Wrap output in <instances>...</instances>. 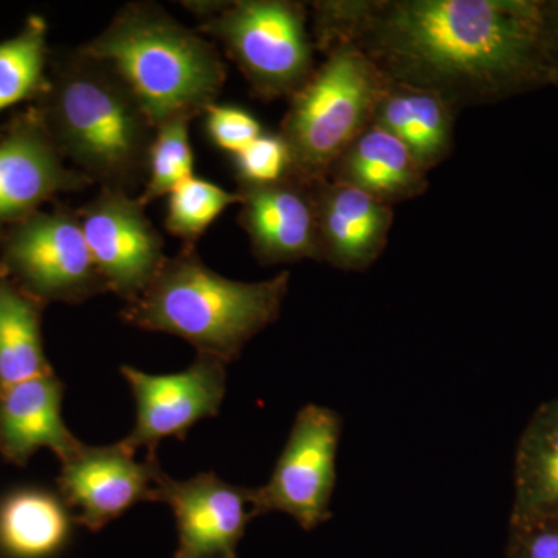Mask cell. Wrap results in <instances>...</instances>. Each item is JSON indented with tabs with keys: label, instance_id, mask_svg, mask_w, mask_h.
Instances as JSON below:
<instances>
[{
	"label": "cell",
	"instance_id": "6da1fadb",
	"mask_svg": "<svg viewBox=\"0 0 558 558\" xmlns=\"http://www.w3.org/2000/svg\"><path fill=\"white\" fill-rule=\"evenodd\" d=\"M310 13L315 49L351 44L457 112L549 86L543 0H323Z\"/></svg>",
	"mask_w": 558,
	"mask_h": 558
},
{
	"label": "cell",
	"instance_id": "7a4b0ae2",
	"mask_svg": "<svg viewBox=\"0 0 558 558\" xmlns=\"http://www.w3.org/2000/svg\"><path fill=\"white\" fill-rule=\"evenodd\" d=\"M35 110L62 157L101 190L146 183L156 126L108 62L83 47L58 54Z\"/></svg>",
	"mask_w": 558,
	"mask_h": 558
},
{
	"label": "cell",
	"instance_id": "3957f363",
	"mask_svg": "<svg viewBox=\"0 0 558 558\" xmlns=\"http://www.w3.org/2000/svg\"><path fill=\"white\" fill-rule=\"evenodd\" d=\"M290 271L259 282L234 281L183 247L121 312L128 325L189 341L197 354L230 363L253 337L274 325L288 296Z\"/></svg>",
	"mask_w": 558,
	"mask_h": 558
},
{
	"label": "cell",
	"instance_id": "277c9868",
	"mask_svg": "<svg viewBox=\"0 0 558 558\" xmlns=\"http://www.w3.org/2000/svg\"><path fill=\"white\" fill-rule=\"evenodd\" d=\"M81 47L119 73L156 128L172 117L204 116L229 75L209 40L154 2L126 3Z\"/></svg>",
	"mask_w": 558,
	"mask_h": 558
},
{
	"label": "cell",
	"instance_id": "5b68a950",
	"mask_svg": "<svg viewBox=\"0 0 558 558\" xmlns=\"http://www.w3.org/2000/svg\"><path fill=\"white\" fill-rule=\"evenodd\" d=\"M325 61L296 94L278 134L290 154L289 178L325 182L344 149L373 124L388 78L348 43L323 51Z\"/></svg>",
	"mask_w": 558,
	"mask_h": 558
},
{
	"label": "cell",
	"instance_id": "8992f818",
	"mask_svg": "<svg viewBox=\"0 0 558 558\" xmlns=\"http://www.w3.org/2000/svg\"><path fill=\"white\" fill-rule=\"evenodd\" d=\"M183 7L199 20L202 33L218 40L259 100L292 97L317 69L306 3L236 0Z\"/></svg>",
	"mask_w": 558,
	"mask_h": 558
},
{
	"label": "cell",
	"instance_id": "52a82bcc",
	"mask_svg": "<svg viewBox=\"0 0 558 558\" xmlns=\"http://www.w3.org/2000/svg\"><path fill=\"white\" fill-rule=\"evenodd\" d=\"M0 274L33 300L81 304L109 292L81 229L78 209L36 211L0 236Z\"/></svg>",
	"mask_w": 558,
	"mask_h": 558
},
{
	"label": "cell",
	"instance_id": "ba28073f",
	"mask_svg": "<svg viewBox=\"0 0 558 558\" xmlns=\"http://www.w3.org/2000/svg\"><path fill=\"white\" fill-rule=\"evenodd\" d=\"M343 418L329 407H304L296 414L270 480L248 488L252 519L288 513L304 531H314L332 517L337 486V453Z\"/></svg>",
	"mask_w": 558,
	"mask_h": 558
},
{
	"label": "cell",
	"instance_id": "9c48e42d",
	"mask_svg": "<svg viewBox=\"0 0 558 558\" xmlns=\"http://www.w3.org/2000/svg\"><path fill=\"white\" fill-rule=\"evenodd\" d=\"M81 229L109 292L137 300L163 266V238L124 191L100 190L78 209Z\"/></svg>",
	"mask_w": 558,
	"mask_h": 558
},
{
	"label": "cell",
	"instance_id": "30bf717a",
	"mask_svg": "<svg viewBox=\"0 0 558 558\" xmlns=\"http://www.w3.org/2000/svg\"><path fill=\"white\" fill-rule=\"evenodd\" d=\"M226 366L208 355H197L190 368L165 376L121 366V376L134 395L137 421L130 436L120 442L132 453L148 449L149 457H156L161 440L171 436L185 440L202 418L218 416L226 398Z\"/></svg>",
	"mask_w": 558,
	"mask_h": 558
},
{
	"label": "cell",
	"instance_id": "8fae6325",
	"mask_svg": "<svg viewBox=\"0 0 558 558\" xmlns=\"http://www.w3.org/2000/svg\"><path fill=\"white\" fill-rule=\"evenodd\" d=\"M165 476L156 457L135 461L121 442L84 446L62 462L58 494L72 512L75 510L76 524L98 532L138 502L160 501Z\"/></svg>",
	"mask_w": 558,
	"mask_h": 558
},
{
	"label": "cell",
	"instance_id": "7c38bea8",
	"mask_svg": "<svg viewBox=\"0 0 558 558\" xmlns=\"http://www.w3.org/2000/svg\"><path fill=\"white\" fill-rule=\"evenodd\" d=\"M90 183L68 167L35 108L21 113L0 134V236L46 202Z\"/></svg>",
	"mask_w": 558,
	"mask_h": 558
},
{
	"label": "cell",
	"instance_id": "4fadbf2b",
	"mask_svg": "<svg viewBox=\"0 0 558 558\" xmlns=\"http://www.w3.org/2000/svg\"><path fill=\"white\" fill-rule=\"evenodd\" d=\"M160 502L178 520L174 558H238V545L252 520L248 488L233 486L207 472L178 481L165 476Z\"/></svg>",
	"mask_w": 558,
	"mask_h": 558
},
{
	"label": "cell",
	"instance_id": "5bb4252c",
	"mask_svg": "<svg viewBox=\"0 0 558 558\" xmlns=\"http://www.w3.org/2000/svg\"><path fill=\"white\" fill-rule=\"evenodd\" d=\"M240 226L263 266L319 263L314 185L286 178L267 185H240Z\"/></svg>",
	"mask_w": 558,
	"mask_h": 558
},
{
	"label": "cell",
	"instance_id": "9a60e30c",
	"mask_svg": "<svg viewBox=\"0 0 558 558\" xmlns=\"http://www.w3.org/2000/svg\"><path fill=\"white\" fill-rule=\"evenodd\" d=\"M314 196L319 263L344 271L373 267L387 248L395 223L391 205L329 179L314 183Z\"/></svg>",
	"mask_w": 558,
	"mask_h": 558
},
{
	"label": "cell",
	"instance_id": "2e32d148",
	"mask_svg": "<svg viewBox=\"0 0 558 558\" xmlns=\"http://www.w3.org/2000/svg\"><path fill=\"white\" fill-rule=\"evenodd\" d=\"M64 384L50 373L0 389V457L25 468L39 450L49 449L62 462L84 444L62 418Z\"/></svg>",
	"mask_w": 558,
	"mask_h": 558
},
{
	"label": "cell",
	"instance_id": "e0dca14e",
	"mask_svg": "<svg viewBox=\"0 0 558 558\" xmlns=\"http://www.w3.org/2000/svg\"><path fill=\"white\" fill-rule=\"evenodd\" d=\"M329 180L354 186L391 207L424 196L429 185L428 172L410 149L374 123L344 149Z\"/></svg>",
	"mask_w": 558,
	"mask_h": 558
},
{
	"label": "cell",
	"instance_id": "ac0fdd59",
	"mask_svg": "<svg viewBox=\"0 0 558 558\" xmlns=\"http://www.w3.org/2000/svg\"><path fill=\"white\" fill-rule=\"evenodd\" d=\"M458 113L435 92L388 80L373 123L399 138L428 172L453 153Z\"/></svg>",
	"mask_w": 558,
	"mask_h": 558
},
{
	"label": "cell",
	"instance_id": "d6986e66",
	"mask_svg": "<svg viewBox=\"0 0 558 558\" xmlns=\"http://www.w3.org/2000/svg\"><path fill=\"white\" fill-rule=\"evenodd\" d=\"M75 515L60 494L36 486L0 497V553L7 558H54L69 545Z\"/></svg>",
	"mask_w": 558,
	"mask_h": 558
},
{
	"label": "cell",
	"instance_id": "ffe728a7",
	"mask_svg": "<svg viewBox=\"0 0 558 558\" xmlns=\"http://www.w3.org/2000/svg\"><path fill=\"white\" fill-rule=\"evenodd\" d=\"M558 517V396L542 403L521 433L510 521Z\"/></svg>",
	"mask_w": 558,
	"mask_h": 558
},
{
	"label": "cell",
	"instance_id": "44dd1931",
	"mask_svg": "<svg viewBox=\"0 0 558 558\" xmlns=\"http://www.w3.org/2000/svg\"><path fill=\"white\" fill-rule=\"evenodd\" d=\"M44 307L0 274V389L53 373L44 351Z\"/></svg>",
	"mask_w": 558,
	"mask_h": 558
},
{
	"label": "cell",
	"instance_id": "7402d4cb",
	"mask_svg": "<svg viewBox=\"0 0 558 558\" xmlns=\"http://www.w3.org/2000/svg\"><path fill=\"white\" fill-rule=\"evenodd\" d=\"M44 17H28L22 31L0 43V112L36 101L49 83V43Z\"/></svg>",
	"mask_w": 558,
	"mask_h": 558
},
{
	"label": "cell",
	"instance_id": "603a6c76",
	"mask_svg": "<svg viewBox=\"0 0 558 558\" xmlns=\"http://www.w3.org/2000/svg\"><path fill=\"white\" fill-rule=\"evenodd\" d=\"M240 204L238 191L233 193L207 179L193 175L168 194L165 229L179 238L183 247L196 248V242L215 220L231 205Z\"/></svg>",
	"mask_w": 558,
	"mask_h": 558
},
{
	"label": "cell",
	"instance_id": "cb8c5ba5",
	"mask_svg": "<svg viewBox=\"0 0 558 558\" xmlns=\"http://www.w3.org/2000/svg\"><path fill=\"white\" fill-rule=\"evenodd\" d=\"M191 117L178 116L165 120L156 128L150 146L148 179L142 196L137 197L143 207L168 196L180 183L194 175V154L191 149Z\"/></svg>",
	"mask_w": 558,
	"mask_h": 558
},
{
	"label": "cell",
	"instance_id": "d4e9b609",
	"mask_svg": "<svg viewBox=\"0 0 558 558\" xmlns=\"http://www.w3.org/2000/svg\"><path fill=\"white\" fill-rule=\"evenodd\" d=\"M238 185H267L289 178L290 154L281 135L264 132L231 156Z\"/></svg>",
	"mask_w": 558,
	"mask_h": 558
},
{
	"label": "cell",
	"instance_id": "484cf974",
	"mask_svg": "<svg viewBox=\"0 0 558 558\" xmlns=\"http://www.w3.org/2000/svg\"><path fill=\"white\" fill-rule=\"evenodd\" d=\"M204 117L209 142L230 157L247 148L253 140L266 132L260 121L240 106L216 102L205 110Z\"/></svg>",
	"mask_w": 558,
	"mask_h": 558
},
{
	"label": "cell",
	"instance_id": "4316f807",
	"mask_svg": "<svg viewBox=\"0 0 558 558\" xmlns=\"http://www.w3.org/2000/svg\"><path fill=\"white\" fill-rule=\"evenodd\" d=\"M508 558H558V517L509 520Z\"/></svg>",
	"mask_w": 558,
	"mask_h": 558
},
{
	"label": "cell",
	"instance_id": "83f0119b",
	"mask_svg": "<svg viewBox=\"0 0 558 558\" xmlns=\"http://www.w3.org/2000/svg\"><path fill=\"white\" fill-rule=\"evenodd\" d=\"M543 24L549 86L558 87V0H543Z\"/></svg>",
	"mask_w": 558,
	"mask_h": 558
}]
</instances>
